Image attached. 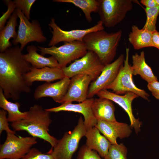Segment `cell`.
<instances>
[{
	"instance_id": "22",
	"label": "cell",
	"mask_w": 159,
	"mask_h": 159,
	"mask_svg": "<svg viewBox=\"0 0 159 159\" xmlns=\"http://www.w3.org/2000/svg\"><path fill=\"white\" fill-rule=\"evenodd\" d=\"M132 74L139 75L148 83L158 81V79L153 74L151 67L146 63L143 51L140 54L135 53L132 56Z\"/></svg>"
},
{
	"instance_id": "10",
	"label": "cell",
	"mask_w": 159,
	"mask_h": 159,
	"mask_svg": "<svg viewBox=\"0 0 159 159\" xmlns=\"http://www.w3.org/2000/svg\"><path fill=\"white\" fill-rule=\"evenodd\" d=\"M15 133H7L6 140L1 145L0 159H21L37 143V138L17 136Z\"/></svg>"
},
{
	"instance_id": "35",
	"label": "cell",
	"mask_w": 159,
	"mask_h": 159,
	"mask_svg": "<svg viewBox=\"0 0 159 159\" xmlns=\"http://www.w3.org/2000/svg\"><path fill=\"white\" fill-rule=\"evenodd\" d=\"M152 43L153 47L159 50V32L156 30L152 32Z\"/></svg>"
},
{
	"instance_id": "5",
	"label": "cell",
	"mask_w": 159,
	"mask_h": 159,
	"mask_svg": "<svg viewBox=\"0 0 159 159\" xmlns=\"http://www.w3.org/2000/svg\"><path fill=\"white\" fill-rule=\"evenodd\" d=\"M86 131L84 120L80 117L73 131L65 132L58 140L56 146L48 153L51 154L54 159H72L80 139L85 136Z\"/></svg>"
},
{
	"instance_id": "31",
	"label": "cell",
	"mask_w": 159,
	"mask_h": 159,
	"mask_svg": "<svg viewBox=\"0 0 159 159\" xmlns=\"http://www.w3.org/2000/svg\"><path fill=\"white\" fill-rule=\"evenodd\" d=\"M7 6V11L4 13L0 18V30H1L4 27L7 19L10 18L16 9V5L14 1L6 0L4 1Z\"/></svg>"
},
{
	"instance_id": "23",
	"label": "cell",
	"mask_w": 159,
	"mask_h": 159,
	"mask_svg": "<svg viewBox=\"0 0 159 159\" xmlns=\"http://www.w3.org/2000/svg\"><path fill=\"white\" fill-rule=\"evenodd\" d=\"M152 32L143 28L140 29L136 26L133 25L129 34V41L134 48L136 50L153 47Z\"/></svg>"
},
{
	"instance_id": "19",
	"label": "cell",
	"mask_w": 159,
	"mask_h": 159,
	"mask_svg": "<svg viewBox=\"0 0 159 159\" xmlns=\"http://www.w3.org/2000/svg\"><path fill=\"white\" fill-rule=\"evenodd\" d=\"M85 136L86 138L85 145L90 149L97 152L102 158H104L112 145L109 140L100 134L95 126L87 131Z\"/></svg>"
},
{
	"instance_id": "20",
	"label": "cell",
	"mask_w": 159,
	"mask_h": 159,
	"mask_svg": "<svg viewBox=\"0 0 159 159\" xmlns=\"http://www.w3.org/2000/svg\"><path fill=\"white\" fill-rule=\"evenodd\" d=\"M27 54H23L24 59L34 68L41 69L45 67L61 68L56 59L53 56L45 57L37 52L38 48L34 45L26 47Z\"/></svg>"
},
{
	"instance_id": "16",
	"label": "cell",
	"mask_w": 159,
	"mask_h": 159,
	"mask_svg": "<svg viewBox=\"0 0 159 159\" xmlns=\"http://www.w3.org/2000/svg\"><path fill=\"white\" fill-rule=\"evenodd\" d=\"M91 81L90 77L85 74H79L73 77L70 79L67 92L62 103L73 101L80 103L86 100Z\"/></svg>"
},
{
	"instance_id": "27",
	"label": "cell",
	"mask_w": 159,
	"mask_h": 159,
	"mask_svg": "<svg viewBox=\"0 0 159 159\" xmlns=\"http://www.w3.org/2000/svg\"><path fill=\"white\" fill-rule=\"evenodd\" d=\"M144 9L146 14V20L143 28L152 32L156 30V24L159 14V6Z\"/></svg>"
},
{
	"instance_id": "24",
	"label": "cell",
	"mask_w": 159,
	"mask_h": 159,
	"mask_svg": "<svg viewBox=\"0 0 159 159\" xmlns=\"http://www.w3.org/2000/svg\"><path fill=\"white\" fill-rule=\"evenodd\" d=\"M18 16L15 10L12 14L6 25L0 32V51L3 52L11 47L12 44L10 42L11 38L15 39L17 34L16 28L17 26V19Z\"/></svg>"
},
{
	"instance_id": "9",
	"label": "cell",
	"mask_w": 159,
	"mask_h": 159,
	"mask_svg": "<svg viewBox=\"0 0 159 159\" xmlns=\"http://www.w3.org/2000/svg\"><path fill=\"white\" fill-rule=\"evenodd\" d=\"M15 11L19 19V24L17 36L12 41L14 44L20 43L22 51L30 42L42 43L47 41V38L44 35L40 24L37 20L30 22L21 10L16 8Z\"/></svg>"
},
{
	"instance_id": "36",
	"label": "cell",
	"mask_w": 159,
	"mask_h": 159,
	"mask_svg": "<svg viewBox=\"0 0 159 159\" xmlns=\"http://www.w3.org/2000/svg\"><path fill=\"white\" fill-rule=\"evenodd\" d=\"M140 2L146 8H152L157 6L155 0H141Z\"/></svg>"
},
{
	"instance_id": "34",
	"label": "cell",
	"mask_w": 159,
	"mask_h": 159,
	"mask_svg": "<svg viewBox=\"0 0 159 159\" xmlns=\"http://www.w3.org/2000/svg\"><path fill=\"white\" fill-rule=\"evenodd\" d=\"M147 87L153 96L159 100V82L156 81L148 83Z\"/></svg>"
},
{
	"instance_id": "7",
	"label": "cell",
	"mask_w": 159,
	"mask_h": 159,
	"mask_svg": "<svg viewBox=\"0 0 159 159\" xmlns=\"http://www.w3.org/2000/svg\"><path fill=\"white\" fill-rule=\"evenodd\" d=\"M105 65L94 52L88 51L84 56L62 69L65 76L69 78L84 74L89 76L93 81L100 75Z\"/></svg>"
},
{
	"instance_id": "6",
	"label": "cell",
	"mask_w": 159,
	"mask_h": 159,
	"mask_svg": "<svg viewBox=\"0 0 159 159\" xmlns=\"http://www.w3.org/2000/svg\"><path fill=\"white\" fill-rule=\"evenodd\" d=\"M37 47L41 55L49 54L53 56L61 68L66 67L72 61L81 58L88 51L83 42L80 41L64 42L63 45L59 47H44L38 46Z\"/></svg>"
},
{
	"instance_id": "37",
	"label": "cell",
	"mask_w": 159,
	"mask_h": 159,
	"mask_svg": "<svg viewBox=\"0 0 159 159\" xmlns=\"http://www.w3.org/2000/svg\"><path fill=\"white\" fill-rule=\"evenodd\" d=\"M157 6H159V0H155Z\"/></svg>"
},
{
	"instance_id": "17",
	"label": "cell",
	"mask_w": 159,
	"mask_h": 159,
	"mask_svg": "<svg viewBox=\"0 0 159 159\" xmlns=\"http://www.w3.org/2000/svg\"><path fill=\"white\" fill-rule=\"evenodd\" d=\"M112 144H117V139L128 137L132 131L130 126L125 123L108 122L97 120L95 126Z\"/></svg>"
},
{
	"instance_id": "1",
	"label": "cell",
	"mask_w": 159,
	"mask_h": 159,
	"mask_svg": "<svg viewBox=\"0 0 159 159\" xmlns=\"http://www.w3.org/2000/svg\"><path fill=\"white\" fill-rule=\"evenodd\" d=\"M22 51L18 46L0 53V88L7 99L16 101L22 93L31 91L24 76L32 66L23 58Z\"/></svg>"
},
{
	"instance_id": "33",
	"label": "cell",
	"mask_w": 159,
	"mask_h": 159,
	"mask_svg": "<svg viewBox=\"0 0 159 159\" xmlns=\"http://www.w3.org/2000/svg\"><path fill=\"white\" fill-rule=\"evenodd\" d=\"M6 111L3 110H0V134L3 131H5L7 133H15L14 131L11 130L9 128L8 121L6 115Z\"/></svg>"
},
{
	"instance_id": "8",
	"label": "cell",
	"mask_w": 159,
	"mask_h": 159,
	"mask_svg": "<svg viewBox=\"0 0 159 159\" xmlns=\"http://www.w3.org/2000/svg\"><path fill=\"white\" fill-rule=\"evenodd\" d=\"M129 48H126L124 64L121 66L115 79L106 89L111 90L114 93L119 95L132 92L148 101L149 95L145 90L137 87L133 82L132 70L129 63Z\"/></svg>"
},
{
	"instance_id": "2",
	"label": "cell",
	"mask_w": 159,
	"mask_h": 159,
	"mask_svg": "<svg viewBox=\"0 0 159 159\" xmlns=\"http://www.w3.org/2000/svg\"><path fill=\"white\" fill-rule=\"evenodd\" d=\"M27 111L25 118L11 123L12 129L15 131H26L32 137L43 139L49 143L52 148L54 147L58 140L48 132L52 122L50 112L37 104L31 106Z\"/></svg>"
},
{
	"instance_id": "21",
	"label": "cell",
	"mask_w": 159,
	"mask_h": 159,
	"mask_svg": "<svg viewBox=\"0 0 159 159\" xmlns=\"http://www.w3.org/2000/svg\"><path fill=\"white\" fill-rule=\"evenodd\" d=\"M92 108L97 120L117 121L115 115V108L112 101L104 98H94Z\"/></svg>"
},
{
	"instance_id": "26",
	"label": "cell",
	"mask_w": 159,
	"mask_h": 159,
	"mask_svg": "<svg viewBox=\"0 0 159 159\" xmlns=\"http://www.w3.org/2000/svg\"><path fill=\"white\" fill-rule=\"evenodd\" d=\"M54 2L67 3L74 4L80 8L83 12L86 20L89 22L92 21L91 14L97 12L99 2L98 0H54Z\"/></svg>"
},
{
	"instance_id": "18",
	"label": "cell",
	"mask_w": 159,
	"mask_h": 159,
	"mask_svg": "<svg viewBox=\"0 0 159 159\" xmlns=\"http://www.w3.org/2000/svg\"><path fill=\"white\" fill-rule=\"evenodd\" d=\"M24 79L29 87L35 81H45L47 82L61 80L65 76L61 68L45 67L41 69L31 66L30 71L24 75Z\"/></svg>"
},
{
	"instance_id": "30",
	"label": "cell",
	"mask_w": 159,
	"mask_h": 159,
	"mask_svg": "<svg viewBox=\"0 0 159 159\" xmlns=\"http://www.w3.org/2000/svg\"><path fill=\"white\" fill-rule=\"evenodd\" d=\"M100 157L97 152L90 149L85 145L80 148L77 159H102Z\"/></svg>"
},
{
	"instance_id": "4",
	"label": "cell",
	"mask_w": 159,
	"mask_h": 159,
	"mask_svg": "<svg viewBox=\"0 0 159 159\" xmlns=\"http://www.w3.org/2000/svg\"><path fill=\"white\" fill-rule=\"evenodd\" d=\"M97 12L106 27H113L121 22L133 7L132 0H98Z\"/></svg>"
},
{
	"instance_id": "11",
	"label": "cell",
	"mask_w": 159,
	"mask_h": 159,
	"mask_svg": "<svg viewBox=\"0 0 159 159\" xmlns=\"http://www.w3.org/2000/svg\"><path fill=\"white\" fill-rule=\"evenodd\" d=\"M48 25L52 29L51 30L52 37L48 45L49 47L55 46L59 42H82L84 37L87 34L104 29L103 25L100 20L98 21L94 26L84 29H77L67 31L64 30L57 25L55 22L54 19L53 18L51 19Z\"/></svg>"
},
{
	"instance_id": "14",
	"label": "cell",
	"mask_w": 159,
	"mask_h": 159,
	"mask_svg": "<svg viewBox=\"0 0 159 159\" xmlns=\"http://www.w3.org/2000/svg\"><path fill=\"white\" fill-rule=\"evenodd\" d=\"M94 100L93 98H87L84 101L77 104H73L72 102H66L62 103L58 107L45 110L50 112L67 111L82 114L84 118V122L87 131L95 126L97 122V120L94 116L92 108Z\"/></svg>"
},
{
	"instance_id": "3",
	"label": "cell",
	"mask_w": 159,
	"mask_h": 159,
	"mask_svg": "<svg viewBox=\"0 0 159 159\" xmlns=\"http://www.w3.org/2000/svg\"><path fill=\"white\" fill-rule=\"evenodd\" d=\"M122 33L121 30L111 33L104 30L96 31L86 34L82 42L87 50L94 52L105 65L111 63L115 57Z\"/></svg>"
},
{
	"instance_id": "12",
	"label": "cell",
	"mask_w": 159,
	"mask_h": 159,
	"mask_svg": "<svg viewBox=\"0 0 159 159\" xmlns=\"http://www.w3.org/2000/svg\"><path fill=\"white\" fill-rule=\"evenodd\" d=\"M124 60V55L122 54L113 62L105 65L99 76L90 83L87 98H93L100 91L106 89L114 81L123 65Z\"/></svg>"
},
{
	"instance_id": "13",
	"label": "cell",
	"mask_w": 159,
	"mask_h": 159,
	"mask_svg": "<svg viewBox=\"0 0 159 159\" xmlns=\"http://www.w3.org/2000/svg\"><path fill=\"white\" fill-rule=\"evenodd\" d=\"M99 98L109 99L116 103L121 107L127 114L130 121V127L135 130L137 134L140 130L141 122L134 116L132 111V104L133 100L139 96L132 92H128L121 95L111 92L107 89L102 90L96 95Z\"/></svg>"
},
{
	"instance_id": "28",
	"label": "cell",
	"mask_w": 159,
	"mask_h": 159,
	"mask_svg": "<svg viewBox=\"0 0 159 159\" xmlns=\"http://www.w3.org/2000/svg\"><path fill=\"white\" fill-rule=\"evenodd\" d=\"M127 149L122 143L112 144L105 159H127Z\"/></svg>"
},
{
	"instance_id": "15",
	"label": "cell",
	"mask_w": 159,
	"mask_h": 159,
	"mask_svg": "<svg viewBox=\"0 0 159 159\" xmlns=\"http://www.w3.org/2000/svg\"><path fill=\"white\" fill-rule=\"evenodd\" d=\"M70 79L67 77L53 83L46 82L37 86L35 90L34 97L36 100L49 97L54 101L62 103L69 85Z\"/></svg>"
},
{
	"instance_id": "29",
	"label": "cell",
	"mask_w": 159,
	"mask_h": 159,
	"mask_svg": "<svg viewBox=\"0 0 159 159\" xmlns=\"http://www.w3.org/2000/svg\"><path fill=\"white\" fill-rule=\"evenodd\" d=\"M36 0H15L14 1L16 8L21 10L26 18L30 19L31 8Z\"/></svg>"
},
{
	"instance_id": "25",
	"label": "cell",
	"mask_w": 159,
	"mask_h": 159,
	"mask_svg": "<svg viewBox=\"0 0 159 159\" xmlns=\"http://www.w3.org/2000/svg\"><path fill=\"white\" fill-rule=\"evenodd\" d=\"M20 106L18 102L14 103L9 101L5 97L2 89L0 88V107L7 111L8 122L11 123L16 122L26 117L27 111L21 112L19 109Z\"/></svg>"
},
{
	"instance_id": "32",
	"label": "cell",
	"mask_w": 159,
	"mask_h": 159,
	"mask_svg": "<svg viewBox=\"0 0 159 159\" xmlns=\"http://www.w3.org/2000/svg\"><path fill=\"white\" fill-rule=\"evenodd\" d=\"M21 159H54L52 155L48 153H43L37 149L31 148L29 151Z\"/></svg>"
}]
</instances>
